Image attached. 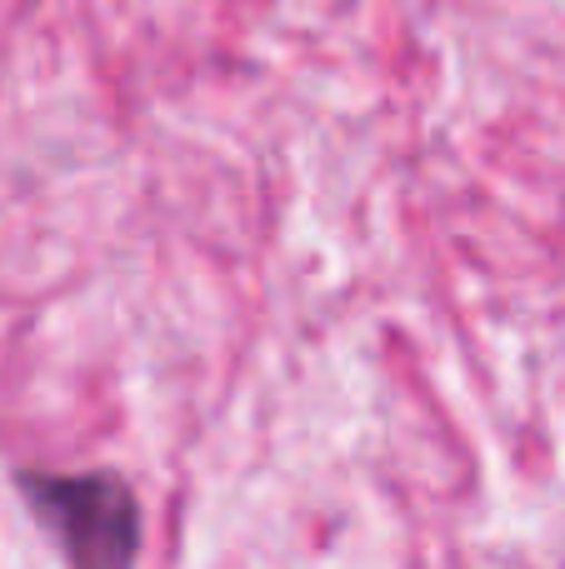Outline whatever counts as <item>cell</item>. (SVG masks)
Wrapping results in <instances>:
<instances>
[{"label": "cell", "instance_id": "6da1fadb", "mask_svg": "<svg viewBox=\"0 0 565 569\" xmlns=\"http://www.w3.org/2000/svg\"><path fill=\"white\" fill-rule=\"evenodd\" d=\"M20 495L46 525L66 569H136L140 560V505L120 475H50L20 470Z\"/></svg>", "mask_w": 565, "mask_h": 569}]
</instances>
